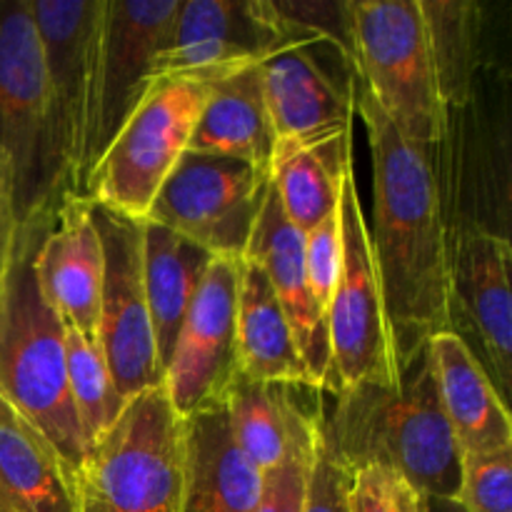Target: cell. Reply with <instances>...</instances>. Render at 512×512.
Returning a JSON list of instances; mask_svg holds the SVG:
<instances>
[{"instance_id":"1","label":"cell","mask_w":512,"mask_h":512,"mask_svg":"<svg viewBox=\"0 0 512 512\" xmlns=\"http://www.w3.org/2000/svg\"><path fill=\"white\" fill-rule=\"evenodd\" d=\"M353 98L373 158L368 233L400 375L435 333L450 330V223L433 150L403 138L358 75Z\"/></svg>"},{"instance_id":"25","label":"cell","mask_w":512,"mask_h":512,"mask_svg":"<svg viewBox=\"0 0 512 512\" xmlns=\"http://www.w3.org/2000/svg\"><path fill=\"white\" fill-rule=\"evenodd\" d=\"M238 358L245 378L315 390L273 285L248 258L238 280Z\"/></svg>"},{"instance_id":"12","label":"cell","mask_w":512,"mask_h":512,"mask_svg":"<svg viewBox=\"0 0 512 512\" xmlns=\"http://www.w3.org/2000/svg\"><path fill=\"white\" fill-rule=\"evenodd\" d=\"M450 235V330L470 343L503 400L512 380V250L505 233L463 220Z\"/></svg>"},{"instance_id":"8","label":"cell","mask_w":512,"mask_h":512,"mask_svg":"<svg viewBox=\"0 0 512 512\" xmlns=\"http://www.w3.org/2000/svg\"><path fill=\"white\" fill-rule=\"evenodd\" d=\"M338 215L343 258L328 308L335 395L355 385H393L400 378L355 170L343 180Z\"/></svg>"},{"instance_id":"31","label":"cell","mask_w":512,"mask_h":512,"mask_svg":"<svg viewBox=\"0 0 512 512\" xmlns=\"http://www.w3.org/2000/svg\"><path fill=\"white\" fill-rule=\"evenodd\" d=\"M340 258H343V238H340V215L335 213L303 235L305 280L325 318L338 285Z\"/></svg>"},{"instance_id":"11","label":"cell","mask_w":512,"mask_h":512,"mask_svg":"<svg viewBox=\"0 0 512 512\" xmlns=\"http://www.w3.org/2000/svg\"><path fill=\"white\" fill-rule=\"evenodd\" d=\"M28 5L38 28L70 193L85 198L105 0H28Z\"/></svg>"},{"instance_id":"15","label":"cell","mask_w":512,"mask_h":512,"mask_svg":"<svg viewBox=\"0 0 512 512\" xmlns=\"http://www.w3.org/2000/svg\"><path fill=\"white\" fill-rule=\"evenodd\" d=\"M240 263L243 260L213 258L178 335L163 385L180 418L223 405L240 375Z\"/></svg>"},{"instance_id":"7","label":"cell","mask_w":512,"mask_h":512,"mask_svg":"<svg viewBox=\"0 0 512 512\" xmlns=\"http://www.w3.org/2000/svg\"><path fill=\"white\" fill-rule=\"evenodd\" d=\"M210 85L190 75L155 80L95 163L85 198L125 218H148L163 183L190 150Z\"/></svg>"},{"instance_id":"2","label":"cell","mask_w":512,"mask_h":512,"mask_svg":"<svg viewBox=\"0 0 512 512\" xmlns=\"http://www.w3.org/2000/svg\"><path fill=\"white\" fill-rule=\"evenodd\" d=\"M330 450L348 470L383 468L425 498H458L463 453L440 408L428 348L393 385H355L323 410Z\"/></svg>"},{"instance_id":"32","label":"cell","mask_w":512,"mask_h":512,"mask_svg":"<svg viewBox=\"0 0 512 512\" xmlns=\"http://www.w3.org/2000/svg\"><path fill=\"white\" fill-rule=\"evenodd\" d=\"M350 490H353V470L345 468L338 455L330 450L323 433V413H320L303 512H350Z\"/></svg>"},{"instance_id":"23","label":"cell","mask_w":512,"mask_h":512,"mask_svg":"<svg viewBox=\"0 0 512 512\" xmlns=\"http://www.w3.org/2000/svg\"><path fill=\"white\" fill-rule=\"evenodd\" d=\"M0 512H78L75 483L58 450L0 398Z\"/></svg>"},{"instance_id":"19","label":"cell","mask_w":512,"mask_h":512,"mask_svg":"<svg viewBox=\"0 0 512 512\" xmlns=\"http://www.w3.org/2000/svg\"><path fill=\"white\" fill-rule=\"evenodd\" d=\"M425 348L433 365L440 408L463 458L512 450L508 400L498 393L470 345L453 330H443Z\"/></svg>"},{"instance_id":"35","label":"cell","mask_w":512,"mask_h":512,"mask_svg":"<svg viewBox=\"0 0 512 512\" xmlns=\"http://www.w3.org/2000/svg\"><path fill=\"white\" fill-rule=\"evenodd\" d=\"M18 233L20 228H18V220H15L13 190H10L8 170H5L3 158H0V288H3L10 263H13Z\"/></svg>"},{"instance_id":"4","label":"cell","mask_w":512,"mask_h":512,"mask_svg":"<svg viewBox=\"0 0 512 512\" xmlns=\"http://www.w3.org/2000/svg\"><path fill=\"white\" fill-rule=\"evenodd\" d=\"M0 158L8 170L18 228L55 210L70 193L28 0H0Z\"/></svg>"},{"instance_id":"16","label":"cell","mask_w":512,"mask_h":512,"mask_svg":"<svg viewBox=\"0 0 512 512\" xmlns=\"http://www.w3.org/2000/svg\"><path fill=\"white\" fill-rule=\"evenodd\" d=\"M260 73L275 133V155L353 138V80L338 83L313 53V45L270 55L260 63Z\"/></svg>"},{"instance_id":"22","label":"cell","mask_w":512,"mask_h":512,"mask_svg":"<svg viewBox=\"0 0 512 512\" xmlns=\"http://www.w3.org/2000/svg\"><path fill=\"white\" fill-rule=\"evenodd\" d=\"M190 153L243 160L263 173L273 170L275 133L260 65H248L213 80L195 123Z\"/></svg>"},{"instance_id":"20","label":"cell","mask_w":512,"mask_h":512,"mask_svg":"<svg viewBox=\"0 0 512 512\" xmlns=\"http://www.w3.org/2000/svg\"><path fill=\"white\" fill-rule=\"evenodd\" d=\"M293 385L260 383L238 375L225 395L235 445L260 475L270 473L293 455L310 453L318 433L323 403L303 410Z\"/></svg>"},{"instance_id":"27","label":"cell","mask_w":512,"mask_h":512,"mask_svg":"<svg viewBox=\"0 0 512 512\" xmlns=\"http://www.w3.org/2000/svg\"><path fill=\"white\" fill-rule=\"evenodd\" d=\"M440 98L448 115L473 103L483 15L473 0H420Z\"/></svg>"},{"instance_id":"14","label":"cell","mask_w":512,"mask_h":512,"mask_svg":"<svg viewBox=\"0 0 512 512\" xmlns=\"http://www.w3.org/2000/svg\"><path fill=\"white\" fill-rule=\"evenodd\" d=\"M270 0H180L168 48L155 75L218 80L248 65H260L285 48H298Z\"/></svg>"},{"instance_id":"34","label":"cell","mask_w":512,"mask_h":512,"mask_svg":"<svg viewBox=\"0 0 512 512\" xmlns=\"http://www.w3.org/2000/svg\"><path fill=\"white\" fill-rule=\"evenodd\" d=\"M395 475L383 468H363L353 473L350 512H393Z\"/></svg>"},{"instance_id":"33","label":"cell","mask_w":512,"mask_h":512,"mask_svg":"<svg viewBox=\"0 0 512 512\" xmlns=\"http://www.w3.org/2000/svg\"><path fill=\"white\" fill-rule=\"evenodd\" d=\"M310 463H313V450L293 455L283 465L265 473L255 512H303Z\"/></svg>"},{"instance_id":"9","label":"cell","mask_w":512,"mask_h":512,"mask_svg":"<svg viewBox=\"0 0 512 512\" xmlns=\"http://www.w3.org/2000/svg\"><path fill=\"white\" fill-rule=\"evenodd\" d=\"M270 173L220 155L185 153L148 218L193 240L213 258L245 260Z\"/></svg>"},{"instance_id":"30","label":"cell","mask_w":512,"mask_h":512,"mask_svg":"<svg viewBox=\"0 0 512 512\" xmlns=\"http://www.w3.org/2000/svg\"><path fill=\"white\" fill-rule=\"evenodd\" d=\"M458 500L465 512H512V450L463 458Z\"/></svg>"},{"instance_id":"29","label":"cell","mask_w":512,"mask_h":512,"mask_svg":"<svg viewBox=\"0 0 512 512\" xmlns=\"http://www.w3.org/2000/svg\"><path fill=\"white\" fill-rule=\"evenodd\" d=\"M275 15L303 45H328L355 75L353 0H270Z\"/></svg>"},{"instance_id":"21","label":"cell","mask_w":512,"mask_h":512,"mask_svg":"<svg viewBox=\"0 0 512 512\" xmlns=\"http://www.w3.org/2000/svg\"><path fill=\"white\" fill-rule=\"evenodd\" d=\"M183 420V512H255L263 475L235 445L225 403Z\"/></svg>"},{"instance_id":"24","label":"cell","mask_w":512,"mask_h":512,"mask_svg":"<svg viewBox=\"0 0 512 512\" xmlns=\"http://www.w3.org/2000/svg\"><path fill=\"white\" fill-rule=\"evenodd\" d=\"M213 255L193 240L143 220V280L160 370H168L188 310Z\"/></svg>"},{"instance_id":"10","label":"cell","mask_w":512,"mask_h":512,"mask_svg":"<svg viewBox=\"0 0 512 512\" xmlns=\"http://www.w3.org/2000/svg\"><path fill=\"white\" fill-rule=\"evenodd\" d=\"M93 203V200H90ZM93 220L103 245L98 338L115 390L125 403L163 385L143 280V220L93 203Z\"/></svg>"},{"instance_id":"17","label":"cell","mask_w":512,"mask_h":512,"mask_svg":"<svg viewBox=\"0 0 512 512\" xmlns=\"http://www.w3.org/2000/svg\"><path fill=\"white\" fill-rule=\"evenodd\" d=\"M245 258L253 260L265 278L273 285L280 305H283L288 323L293 328L300 358L308 370L313 388L335 395L333 363H330V338L328 318L313 300L305 280L303 263V233L293 228L285 218L283 208L275 195L273 180L265 190L263 208L255 220Z\"/></svg>"},{"instance_id":"5","label":"cell","mask_w":512,"mask_h":512,"mask_svg":"<svg viewBox=\"0 0 512 512\" xmlns=\"http://www.w3.org/2000/svg\"><path fill=\"white\" fill-rule=\"evenodd\" d=\"M185 420L165 385L135 395L75 480L78 512H183Z\"/></svg>"},{"instance_id":"36","label":"cell","mask_w":512,"mask_h":512,"mask_svg":"<svg viewBox=\"0 0 512 512\" xmlns=\"http://www.w3.org/2000/svg\"><path fill=\"white\" fill-rule=\"evenodd\" d=\"M393 512H418V493L405 480H393Z\"/></svg>"},{"instance_id":"28","label":"cell","mask_w":512,"mask_h":512,"mask_svg":"<svg viewBox=\"0 0 512 512\" xmlns=\"http://www.w3.org/2000/svg\"><path fill=\"white\" fill-rule=\"evenodd\" d=\"M65 373H68V393L80 430L88 448L93 450V445H98L118 423L128 403L115 390L98 338L68 325H65Z\"/></svg>"},{"instance_id":"26","label":"cell","mask_w":512,"mask_h":512,"mask_svg":"<svg viewBox=\"0 0 512 512\" xmlns=\"http://www.w3.org/2000/svg\"><path fill=\"white\" fill-rule=\"evenodd\" d=\"M350 173L353 138H345L313 150L275 155L270 180L285 218L305 235L338 213L340 188Z\"/></svg>"},{"instance_id":"6","label":"cell","mask_w":512,"mask_h":512,"mask_svg":"<svg viewBox=\"0 0 512 512\" xmlns=\"http://www.w3.org/2000/svg\"><path fill=\"white\" fill-rule=\"evenodd\" d=\"M355 75L403 138L433 150L450 130L420 0H353Z\"/></svg>"},{"instance_id":"3","label":"cell","mask_w":512,"mask_h":512,"mask_svg":"<svg viewBox=\"0 0 512 512\" xmlns=\"http://www.w3.org/2000/svg\"><path fill=\"white\" fill-rule=\"evenodd\" d=\"M53 213L20 228L13 263L0 288V398L45 435L75 483L90 448L68 393L65 325L43 298L35 275V255Z\"/></svg>"},{"instance_id":"13","label":"cell","mask_w":512,"mask_h":512,"mask_svg":"<svg viewBox=\"0 0 512 512\" xmlns=\"http://www.w3.org/2000/svg\"><path fill=\"white\" fill-rule=\"evenodd\" d=\"M178 3L180 0H105L88 153L90 173L158 80V58L170 43Z\"/></svg>"},{"instance_id":"18","label":"cell","mask_w":512,"mask_h":512,"mask_svg":"<svg viewBox=\"0 0 512 512\" xmlns=\"http://www.w3.org/2000/svg\"><path fill=\"white\" fill-rule=\"evenodd\" d=\"M35 275L40 293L63 325L95 335L103 283V245L90 198L68 193L55 205L53 223L35 255Z\"/></svg>"},{"instance_id":"37","label":"cell","mask_w":512,"mask_h":512,"mask_svg":"<svg viewBox=\"0 0 512 512\" xmlns=\"http://www.w3.org/2000/svg\"><path fill=\"white\" fill-rule=\"evenodd\" d=\"M418 512H465L458 498H425L418 495Z\"/></svg>"}]
</instances>
